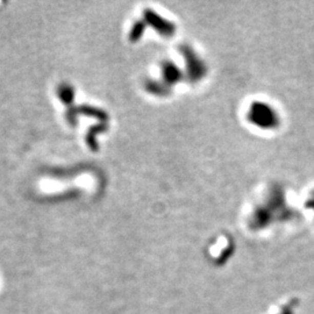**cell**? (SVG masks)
<instances>
[{"label": "cell", "mask_w": 314, "mask_h": 314, "mask_svg": "<svg viewBox=\"0 0 314 314\" xmlns=\"http://www.w3.org/2000/svg\"><path fill=\"white\" fill-rule=\"evenodd\" d=\"M247 118L253 126L264 131L276 130L281 124L277 111L265 101H253L248 109Z\"/></svg>", "instance_id": "6da1fadb"}, {"label": "cell", "mask_w": 314, "mask_h": 314, "mask_svg": "<svg viewBox=\"0 0 314 314\" xmlns=\"http://www.w3.org/2000/svg\"><path fill=\"white\" fill-rule=\"evenodd\" d=\"M183 55L187 68V76L190 77L191 80L199 81L203 79L207 74V67L199 57V55H197L196 51L189 46H185L183 48Z\"/></svg>", "instance_id": "7a4b0ae2"}, {"label": "cell", "mask_w": 314, "mask_h": 314, "mask_svg": "<svg viewBox=\"0 0 314 314\" xmlns=\"http://www.w3.org/2000/svg\"><path fill=\"white\" fill-rule=\"evenodd\" d=\"M165 76L168 80L170 81H178L182 79V71L179 70L178 68L175 67V64H168L166 68H165Z\"/></svg>", "instance_id": "3957f363"}, {"label": "cell", "mask_w": 314, "mask_h": 314, "mask_svg": "<svg viewBox=\"0 0 314 314\" xmlns=\"http://www.w3.org/2000/svg\"><path fill=\"white\" fill-rule=\"evenodd\" d=\"M307 207H312V208H314V198L313 199H311L307 203Z\"/></svg>", "instance_id": "277c9868"}]
</instances>
